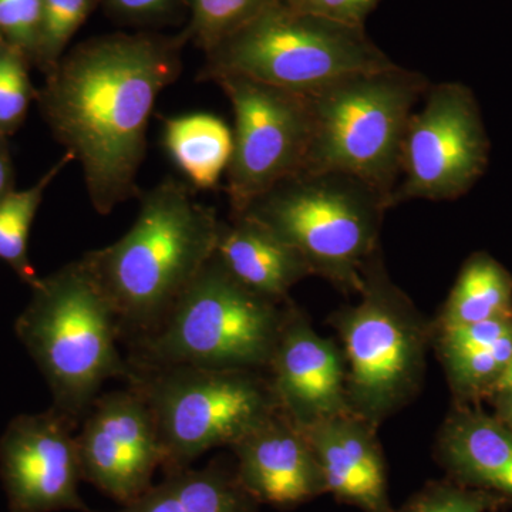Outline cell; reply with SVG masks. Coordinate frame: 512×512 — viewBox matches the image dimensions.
Masks as SVG:
<instances>
[{
	"label": "cell",
	"mask_w": 512,
	"mask_h": 512,
	"mask_svg": "<svg viewBox=\"0 0 512 512\" xmlns=\"http://www.w3.org/2000/svg\"><path fill=\"white\" fill-rule=\"evenodd\" d=\"M181 67L173 40L110 36L77 47L46 74L36 93L40 113L82 167L100 215L138 195L151 114Z\"/></svg>",
	"instance_id": "6da1fadb"
},
{
	"label": "cell",
	"mask_w": 512,
	"mask_h": 512,
	"mask_svg": "<svg viewBox=\"0 0 512 512\" xmlns=\"http://www.w3.org/2000/svg\"><path fill=\"white\" fill-rule=\"evenodd\" d=\"M221 222L190 185L164 178L140 194L123 237L80 258L116 313L121 343L160 328L214 255Z\"/></svg>",
	"instance_id": "7a4b0ae2"
},
{
	"label": "cell",
	"mask_w": 512,
	"mask_h": 512,
	"mask_svg": "<svg viewBox=\"0 0 512 512\" xmlns=\"http://www.w3.org/2000/svg\"><path fill=\"white\" fill-rule=\"evenodd\" d=\"M30 289L16 335L49 384L53 407L80 427L104 384L131 377L116 313L82 259Z\"/></svg>",
	"instance_id": "3957f363"
},
{
	"label": "cell",
	"mask_w": 512,
	"mask_h": 512,
	"mask_svg": "<svg viewBox=\"0 0 512 512\" xmlns=\"http://www.w3.org/2000/svg\"><path fill=\"white\" fill-rule=\"evenodd\" d=\"M289 302L252 292L212 255L160 328L127 343L131 373L171 366L266 372Z\"/></svg>",
	"instance_id": "277c9868"
},
{
	"label": "cell",
	"mask_w": 512,
	"mask_h": 512,
	"mask_svg": "<svg viewBox=\"0 0 512 512\" xmlns=\"http://www.w3.org/2000/svg\"><path fill=\"white\" fill-rule=\"evenodd\" d=\"M427 89L423 74L393 64L340 77L306 94L311 141L301 173L353 175L390 204L404 134Z\"/></svg>",
	"instance_id": "5b68a950"
},
{
	"label": "cell",
	"mask_w": 512,
	"mask_h": 512,
	"mask_svg": "<svg viewBox=\"0 0 512 512\" xmlns=\"http://www.w3.org/2000/svg\"><path fill=\"white\" fill-rule=\"evenodd\" d=\"M396 64L348 25L272 0L254 18L207 50L198 79L237 76L289 92L309 94L340 77Z\"/></svg>",
	"instance_id": "8992f818"
},
{
	"label": "cell",
	"mask_w": 512,
	"mask_h": 512,
	"mask_svg": "<svg viewBox=\"0 0 512 512\" xmlns=\"http://www.w3.org/2000/svg\"><path fill=\"white\" fill-rule=\"evenodd\" d=\"M357 295L329 322L342 340L350 410L379 427L419 394L434 326L390 279L380 251Z\"/></svg>",
	"instance_id": "52a82bcc"
},
{
	"label": "cell",
	"mask_w": 512,
	"mask_h": 512,
	"mask_svg": "<svg viewBox=\"0 0 512 512\" xmlns=\"http://www.w3.org/2000/svg\"><path fill=\"white\" fill-rule=\"evenodd\" d=\"M389 208L386 197L353 175L299 173L275 185L241 215L288 242L312 275L357 293L363 269L380 251Z\"/></svg>",
	"instance_id": "ba28073f"
},
{
	"label": "cell",
	"mask_w": 512,
	"mask_h": 512,
	"mask_svg": "<svg viewBox=\"0 0 512 512\" xmlns=\"http://www.w3.org/2000/svg\"><path fill=\"white\" fill-rule=\"evenodd\" d=\"M153 416L161 470L191 467L212 448L229 447L279 410L266 372L171 366L133 370Z\"/></svg>",
	"instance_id": "9c48e42d"
},
{
	"label": "cell",
	"mask_w": 512,
	"mask_h": 512,
	"mask_svg": "<svg viewBox=\"0 0 512 512\" xmlns=\"http://www.w3.org/2000/svg\"><path fill=\"white\" fill-rule=\"evenodd\" d=\"M214 83L234 110V153L225 175L231 217H238L275 185L301 173L311 109L306 94L245 77H218Z\"/></svg>",
	"instance_id": "30bf717a"
},
{
	"label": "cell",
	"mask_w": 512,
	"mask_h": 512,
	"mask_svg": "<svg viewBox=\"0 0 512 512\" xmlns=\"http://www.w3.org/2000/svg\"><path fill=\"white\" fill-rule=\"evenodd\" d=\"M487 151V134L470 90L460 83L429 86L404 134L390 204L460 197L483 173Z\"/></svg>",
	"instance_id": "8fae6325"
},
{
	"label": "cell",
	"mask_w": 512,
	"mask_h": 512,
	"mask_svg": "<svg viewBox=\"0 0 512 512\" xmlns=\"http://www.w3.org/2000/svg\"><path fill=\"white\" fill-rule=\"evenodd\" d=\"M77 430L55 407L10 421L0 437V477L10 512H92L79 491Z\"/></svg>",
	"instance_id": "7c38bea8"
},
{
	"label": "cell",
	"mask_w": 512,
	"mask_h": 512,
	"mask_svg": "<svg viewBox=\"0 0 512 512\" xmlns=\"http://www.w3.org/2000/svg\"><path fill=\"white\" fill-rule=\"evenodd\" d=\"M83 481L120 505L153 485L161 467L156 424L136 387L100 394L76 433Z\"/></svg>",
	"instance_id": "4fadbf2b"
},
{
	"label": "cell",
	"mask_w": 512,
	"mask_h": 512,
	"mask_svg": "<svg viewBox=\"0 0 512 512\" xmlns=\"http://www.w3.org/2000/svg\"><path fill=\"white\" fill-rule=\"evenodd\" d=\"M279 410L301 429L352 412L345 355L292 301L266 369Z\"/></svg>",
	"instance_id": "5bb4252c"
},
{
	"label": "cell",
	"mask_w": 512,
	"mask_h": 512,
	"mask_svg": "<svg viewBox=\"0 0 512 512\" xmlns=\"http://www.w3.org/2000/svg\"><path fill=\"white\" fill-rule=\"evenodd\" d=\"M239 483L258 503L293 508L326 493L318 458L281 410L231 447Z\"/></svg>",
	"instance_id": "9a60e30c"
},
{
	"label": "cell",
	"mask_w": 512,
	"mask_h": 512,
	"mask_svg": "<svg viewBox=\"0 0 512 512\" xmlns=\"http://www.w3.org/2000/svg\"><path fill=\"white\" fill-rule=\"evenodd\" d=\"M302 430L318 458L326 493L363 512H394L375 424L349 412Z\"/></svg>",
	"instance_id": "2e32d148"
},
{
	"label": "cell",
	"mask_w": 512,
	"mask_h": 512,
	"mask_svg": "<svg viewBox=\"0 0 512 512\" xmlns=\"http://www.w3.org/2000/svg\"><path fill=\"white\" fill-rule=\"evenodd\" d=\"M214 256L239 284L275 302L289 301L293 286L312 276L295 248L248 215L221 222Z\"/></svg>",
	"instance_id": "e0dca14e"
},
{
	"label": "cell",
	"mask_w": 512,
	"mask_h": 512,
	"mask_svg": "<svg viewBox=\"0 0 512 512\" xmlns=\"http://www.w3.org/2000/svg\"><path fill=\"white\" fill-rule=\"evenodd\" d=\"M437 456L461 483L512 498V430L503 421L454 413L440 431Z\"/></svg>",
	"instance_id": "ac0fdd59"
},
{
	"label": "cell",
	"mask_w": 512,
	"mask_h": 512,
	"mask_svg": "<svg viewBox=\"0 0 512 512\" xmlns=\"http://www.w3.org/2000/svg\"><path fill=\"white\" fill-rule=\"evenodd\" d=\"M258 507L239 483L235 464L212 460L202 468L164 473L160 483L113 512H258Z\"/></svg>",
	"instance_id": "d6986e66"
},
{
	"label": "cell",
	"mask_w": 512,
	"mask_h": 512,
	"mask_svg": "<svg viewBox=\"0 0 512 512\" xmlns=\"http://www.w3.org/2000/svg\"><path fill=\"white\" fill-rule=\"evenodd\" d=\"M163 141L188 183L211 190L227 173L234 153V133L214 114L192 113L165 120Z\"/></svg>",
	"instance_id": "ffe728a7"
},
{
	"label": "cell",
	"mask_w": 512,
	"mask_h": 512,
	"mask_svg": "<svg viewBox=\"0 0 512 512\" xmlns=\"http://www.w3.org/2000/svg\"><path fill=\"white\" fill-rule=\"evenodd\" d=\"M512 282L488 255L471 256L458 275L434 329L512 316Z\"/></svg>",
	"instance_id": "44dd1931"
},
{
	"label": "cell",
	"mask_w": 512,
	"mask_h": 512,
	"mask_svg": "<svg viewBox=\"0 0 512 512\" xmlns=\"http://www.w3.org/2000/svg\"><path fill=\"white\" fill-rule=\"evenodd\" d=\"M73 161L72 154L66 151L35 185L26 190L10 192L0 202V261L8 264L30 288L39 281L28 255L30 229L47 188L60 171Z\"/></svg>",
	"instance_id": "7402d4cb"
},
{
	"label": "cell",
	"mask_w": 512,
	"mask_h": 512,
	"mask_svg": "<svg viewBox=\"0 0 512 512\" xmlns=\"http://www.w3.org/2000/svg\"><path fill=\"white\" fill-rule=\"evenodd\" d=\"M448 380L457 393L490 392L512 359V332L481 348L439 352Z\"/></svg>",
	"instance_id": "603a6c76"
},
{
	"label": "cell",
	"mask_w": 512,
	"mask_h": 512,
	"mask_svg": "<svg viewBox=\"0 0 512 512\" xmlns=\"http://www.w3.org/2000/svg\"><path fill=\"white\" fill-rule=\"evenodd\" d=\"M94 0H42V22L35 62L49 74L62 60L67 43L83 25Z\"/></svg>",
	"instance_id": "cb8c5ba5"
},
{
	"label": "cell",
	"mask_w": 512,
	"mask_h": 512,
	"mask_svg": "<svg viewBox=\"0 0 512 512\" xmlns=\"http://www.w3.org/2000/svg\"><path fill=\"white\" fill-rule=\"evenodd\" d=\"M29 63L16 47L8 43L0 46V136H12L22 126L30 101L36 96Z\"/></svg>",
	"instance_id": "d4e9b609"
},
{
	"label": "cell",
	"mask_w": 512,
	"mask_h": 512,
	"mask_svg": "<svg viewBox=\"0 0 512 512\" xmlns=\"http://www.w3.org/2000/svg\"><path fill=\"white\" fill-rule=\"evenodd\" d=\"M272 0H191L194 32L205 50L254 18Z\"/></svg>",
	"instance_id": "484cf974"
},
{
	"label": "cell",
	"mask_w": 512,
	"mask_h": 512,
	"mask_svg": "<svg viewBox=\"0 0 512 512\" xmlns=\"http://www.w3.org/2000/svg\"><path fill=\"white\" fill-rule=\"evenodd\" d=\"M42 0H0V36L35 62Z\"/></svg>",
	"instance_id": "4316f807"
},
{
	"label": "cell",
	"mask_w": 512,
	"mask_h": 512,
	"mask_svg": "<svg viewBox=\"0 0 512 512\" xmlns=\"http://www.w3.org/2000/svg\"><path fill=\"white\" fill-rule=\"evenodd\" d=\"M484 498L450 484L431 483L394 512H485Z\"/></svg>",
	"instance_id": "83f0119b"
},
{
	"label": "cell",
	"mask_w": 512,
	"mask_h": 512,
	"mask_svg": "<svg viewBox=\"0 0 512 512\" xmlns=\"http://www.w3.org/2000/svg\"><path fill=\"white\" fill-rule=\"evenodd\" d=\"M293 9L348 25L363 26L379 0H285Z\"/></svg>",
	"instance_id": "f1b7e54d"
},
{
	"label": "cell",
	"mask_w": 512,
	"mask_h": 512,
	"mask_svg": "<svg viewBox=\"0 0 512 512\" xmlns=\"http://www.w3.org/2000/svg\"><path fill=\"white\" fill-rule=\"evenodd\" d=\"M117 12L127 16L158 15L170 6L171 0H110Z\"/></svg>",
	"instance_id": "f546056e"
},
{
	"label": "cell",
	"mask_w": 512,
	"mask_h": 512,
	"mask_svg": "<svg viewBox=\"0 0 512 512\" xmlns=\"http://www.w3.org/2000/svg\"><path fill=\"white\" fill-rule=\"evenodd\" d=\"M13 191H15V168L10 156L8 137L0 136V202Z\"/></svg>",
	"instance_id": "4dcf8cb0"
},
{
	"label": "cell",
	"mask_w": 512,
	"mask_h": 512,
	"mask_svg": "<svg viewBox=\"0 0 512 512\" xmlns=\"http://www.w3.org/2000/svg\"><path fill=\"white\" fill-rule=\"evenodd\" d=\"M490 392L498 394L500 400H512V359L503 375L498 377L497 382L493 384Z\"/></svg>",
	"instance_id": "1f68e13d"
},
{
	"label": "cell",
	"mask_w": 512,
	"mask_h": 512,
	"mask_svg": "<svg viewBox=\"0 0 512 512\" xmlns=\"http://www.w3.org/2000/svg\"><path fill=\"white\" fill-rule=\"evenodd\" d=\"M501 421L512 430V400H501Z\"/></svg>",
	"instance_id": "d6a6232c"
},
{
	"label": "cell",
	"mask_w": 512,
	"mask_h": 512,
	"mask_svg": "<svg viewBox=\"0 0 512 512\" xmlns=\"http://www.w3.org/2000/svg\"><path fill=\"white\" fill-rule=\"evenodd\" d=\"M3 43H6V42H3V40H0V46H2Z\"/></svg>",
	"instance_id": "836d02e7"
},
{
	"label": "cell",
	"mask_w": 512,
	"mask_h": 512,
	"mask_svg": "<svg viewBox=\"0 0 512 512\" xmlns=\"http://www.w3.org/2000/svg\"><path fill=\"white\" fill-rule=\"evenodd\" d=\"M0 40H3V37H2V36H0ZM3 42H5V40H3Z\"/></svg>",
	"instance_id": "e575fe53"
}]
</instances>
